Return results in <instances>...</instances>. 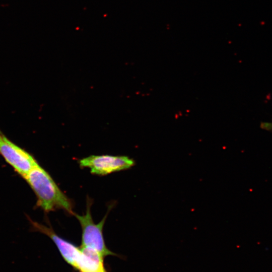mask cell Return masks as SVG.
<instances>
[{
  "label": "cell",
  "instance_id": "52a82bcc",
  "mask_svg": "<svg viewBox=\"0 0 272 272\" xmlns=\"http://www.w3.org/2000/svg\"><path fill=\"white\" fill-rule=\"evenodd\" d=\"M265 126V128L266 129H272V123H265V125H263Z\"/></svg>",
  "mask_w": 272,
  "mask_h": 272
},
{
  "label": "cell",
  "instance_id": "7a4b0ae2",
  "mask_svg": "<svg viewBox=\"0 0 272 272\" xmlns=\"http://www.w3.org/2000/svg\"><path fill=\"white\" fill-rule=\"evenodd\" d=\"M86 211L84 215H80L74 212L73 215L79 222L82 228V244L81 247H88L94 249L103 257L113 254L106 247L103 235V228L105 223L107 212L98 224L93 220L90 207L91 201L87 202Z\"/></svg>",
  "mask_w": 272,
  "mask_h": 272
},
{
  "label": "cell",
  "instance_id": "277c9868",
  "mask_svg": "<svg viewBox=\"0 0 272 272\" xmlns=\"http://www.w3.org/2000/svg\"><path fill=\"white\" fill-rule=\"evenodd\" d=\"M81 167L88 168L92 174L106 175L126 170L134 165L133 159L125 156L91 155L81 159Z\"/></svg>",
  "mask_w": 272,
  "mask_h": 272
},
{
  "label": "cell",
  "instance_id": "6da1fadb",
  "mask_svg": "<svg viewBox=\"0 0 272 272\" xmlns=\"http://www.w3.org/2000/svg\"><path fill=\"white\" fill-rule=\"evenodd\" d=\"M24 179L35 193L37 205L45 212L62 209L73 214V206L71 199L39 164L30 171Z\"/></svg>",
  "mask_w": 272,
  "mask_h": 272
},
{
  "label": "cell",
  "instance_id": "8992f818",
  "mask_svg": "<svg viewBox=\"0 0 272 272\" xmlns=\"http://www.w3.org/2000/svg\"><path fill=\"white\" fill-rule=\"evenodd\" d=\"M74 267L80 272H106L103 257L96 250L88 247H80Z\"/></svg>",
  "mask_w": 272,
  "mask_h": 272
},
{
  "label": "cell",
  "instance_id": "5b68a950",
  "mask_svg": "<svg viewBox=\"0 0 272 272\" xmlns=\"http://www.w3.org/2000/svg\"><path fill=\"white\" fill-rule=\"evenodd\" d=\"M31 223L33 230L46 235L53 241L64 259L74 267L80 247L59 236L51 227L36 222L31 221Z\"/></svg>",
  "mask_w": 272,
  "mask_h": 272
},
{
  "label": "cell",
  "instance_id": "3957f363",
  "mask_svg": "<svg viewBox=\"0 0 272 272\" xmlns=\"http://www.w3.org/2000/svg\"><path fill=\"white\" fill-rule=\"evenodd\" d=\"M0 154L5 161L24 178L38 163L34 157L21 148L0 131Z\"/></svg>",
  "mask_w": 272,
  "mask_h": 272
}]
</instances>
